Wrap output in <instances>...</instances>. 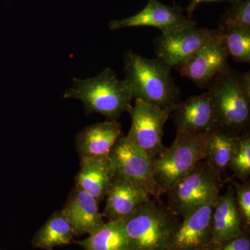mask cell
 I'll return each instance as SVG.
<instances>
[{
	"label": "cell",
	"mask_w": 250,
	"mask_h": 250,
	"mask_svg": "<svg viewBox=\"0 0 250 250\" xmlns=\"http://www.w3.org/2000/svg\"><path fill=\"white\" fill-rule=\"evenodd\" d=\"M216 200L197 207L182 218L183 221L171 236L167 250H195L208 248L207 245L213 243L211 216Z\"/></svg>",
	"instance_id": "30bf717a"
},
{
	"label": "cell",
	"mask_w": 250,
	"mask_h": 250,
	"mask_svg": "<svg viewBox=\"0 0 250 250\" xmlns=\"http://www.w3.org/2000/svg\"><path fill=\"white\" fill-rule=\"evenodd\" d=\"M220 30L198 27L188 20L177 27L161 33L153 41L156 58L169 66L177 67L220 35Z\"/></svg>",
	"instance_id": "52a82bcc"
},
{
	"label": "cell",
	"mask_w": 250,
	"mask_h": 250,
	"mask_svg": "<svg viewBox=\"0 0 250 250\" xmlns=\"http://www.w3.org/2000/svg\"><path fill=\"white\" fill-rule=\"evenodd\" d=\"M72 243L84 250H129L124 220H108L85 240Z\"/></svg>",
	"instance_id": "44dd1931"
},
{
	"label": "cell",
	"mask_w": 250,
	"mask_h": 250,
	"mask_svg": "<svg viewBox=\"0 0 250 250\" xmlns=\"http://www.w3.org/2000/svg\"><path fill=\"white\" fill-rule=\"evenodd\" d=\"M243 221L235 200L234 189L229 187L215 202L211 216L212 243L219 245L243 233Z\"/></svg>",
	"instance_id": "ac0fdd59"
},
{
	"label": "cell",
	"mask_w": 250,
	"mask_h": 250,
	"mask_svg": "<svg viewBox=\"0 0 250 250\" xmlns=\"http://www.w3.org/2000/svg\"><path fill=\"white\" fill-rule=\"evenodd\" d=\"M214 104L217 127L242 135L249 131L250 95L242 85L240 72L230 67L208 84Z\"/></svg>",
	"instance_id": "5b68a950"
},
{
	"label": "cell",
	"mask_w": 250,
	"mask_h": 250,
	"mask_svg": "<svg viewBox=\"0 0 250 250\" xmlns=\"http://www.w3.org/2000/svg\"><path fill=\"white\" fill-rule=\"evenodd\" d=\"M171 112L141 100H135L129 114L131 124L126 138L151 159L166 149L163 143L164 126Z\"/></svg>",
	"instance_id": "ba28073f"
},
{
	"label": "cell",
	"mask_w": 250,
	"mask_h": 250,
	"mask_svg": "<svg viewBox=\"0 0 250 250\" xmlns=\"http://www.w3.org/2000/svg\"><path fill=\"white\" fill-rule=\"evenodd\" d=\"M241 136L219 127L208 132L205 160L222 175L238 150Z\"/></svg>",
	"instance_id": "d6986e66"
},
{
	"label": "cell",
	"mask_w": 250,
	"mask_h": 250,
	"mask_svg": "<svg viewBox=\"0 0 250 250\" xmlns=\"http://www.w3.org/2000/svg\"><path fill=\"white\" fill-rule=\"evenodd\" d=\"M219 245H221V247L217 248L218 250H250V239L243 236V233Z\"/></svg>",
	"instance_id": "484cf974"
},
{
	"label": "cell",
	"mask_w": 250,
	"mask_h": 250,
	"mask_svg": "<svg viewBox=\"0 0 250 250\" xmlns=\"http://www.w3.org/2000/svg\"><path fill=\"white\" fill-rule=\"evenodd\" d=\"M208 132L177 131L170 147L152 159L154 179L163 195L205 160Z\"/></svg>",
	"instance_id": "277c9868"
},
{
	"label": "cell",
	"mask_w": 250,
	"mask_h": 250,
	"mask_svg": "<svg viewBox=\"0 0 250 250\" xmlns=\"http://www.w3.org/2000/svg\"><path fill=\"white\" fill-rule=\"evenodd\" d=\"M222 18L219 27L250 30V1L236 0Z\"/></svg>",
	"instance_id": "cb8c5ba5"
},
{
	"label": "cell",
	"mask_w": 250,
	"mask_h": 250,
	"mask_svg": "<svg viewBox=\"0 0 250 250\" xmlns=\"http://www.w3.org/2000/svg\"><path fill=\"white\" fill-rule=\"evenodd\" d=\"M228 57L220 40V33L218 38L202 47L183 65L176 67V70L180 76L191 80L203 89L217 75L230 68Z\"/></svg>",
	"instance_id": "8fae6325"
},
{
	"label": "cell",
	"mask_w": 250,
	"mask_h": 250,
	"mask_svg": "<svg viewBox=\"0 0 250 250\" xmlns=\"http://www.w3.org/2000/svg\"><path fill=\"white\" fill-rule=\"evenodd\" d=\"M228 168L232 171L235 177L246 182L250 177V134L247 131L242 134L239 147L229 164Z\"/></svg>",
	"instance_id": "603a6c76"
},
{
	"label": "cell",
	"mask_w": 250,
	"mask_h": 250,
	"mask_svg": "<svg viewBox=\"0 0 250 250\" xmlns=\"http://www.w3.org/2000/svg\"><path fill=\"white\" fill-rule=\"evenodd\" d=\"M125 80L134 100L172 111L181 103V92L171 74L172 67L161 59L143 57L131 49L123 56Z\"/></svg>",
	"instance_id": "6da1fadb"
},
{
	"label": "cell",
	"mask_w": 250,
	"mask_h": 250,
	"mask_svg": "<svg viewBox=\"0 0 250 250\" xmlns=\"http://www.w3.org/2000/svg\"><path fill=\"white\" fill-rule=\"evenodd\" d=\"M96 199L80 188L70 192L62 211L76 236L92 234L105 223Z\"/></svg>",
	"instance_id": "5bb4252c"
},
{
	"label": "cell",
	"mask_w": 250,
	"mask_h": 250,
	"mask_svg": "<svg viewBox=\"0 0 250 250\" xmlns=\"http://www.w3.org/2000/svg\"><path fill=\"white\" fill-rule=\"evenodd\" d=\"M116 175L109 156L82 158L80 169L75 177V187L100 202L106 197Z\"/></svg>",
	"instance_id": "e0dca14e"
},
{
	"label": "cell",
	"mask_w": 250,
	"mask_h": 250,
	"mask_svg": "<svg viewBox=\"0 0 250 250\" xmlns=\"http://www.w3.org/2000/svg\"><path fill=\"white\" fill-rule=\"evenodd\" d=\"M213 249H210V248H200V249H197L195 250H213Z\"/></svg>",
	"instance_id": "83f0119b"
},
{
	"label": "cell",
	"mask_w": 250,
	"mask_h": 250,
	"mask_svg": "<svg viewBox=\"0 0 250 250\" xmlns=\"http://www.w3.org/2000/svg\"><path fill=\"white\" fill-rule=\"evenodd\" d=\"M220 40L229 57L234 62H250V30L238 28H222Z\"/></svg>",
	"instance_id": "7402d4cb"
},
{
	"label": "cell",
	"mask_w": 250,
	"mask_h": 250,
	"mask_svg": "<svg viewBox=\"0 0 250 250\" xmlns=\"http://www.w3.org/2000/svg\"><path fill=\"white\" fill-rule=\"evenodd\" d=\"M76 236L62 210H56L33 237L34 248L53 250L55 247L70 244Z\"/></svg>",
	"instance_id": "ffe728a7"
},
{
	"label": "cell",
	"mask_w": 250,
	"mask_h": 250,
	"mask_svg": "<svg viewBox=\"0 0 250 250\" xmlns=\"http://www.w3.org/2000/svg\"><path fill=\"white\" fill-rule=\"evenodd\" d=\"M223 1V0H192L191 3L189 4V6L187 8V11L188 13V19L191 20L192 13L195 11V9L199 4H201L202 2H207V1ZM226 1L232 2L236 0H226Z\"/></svg>",
	"instance_id": "4316f807"
},
{
	"label": "cell",
	"mask_w": 250,
	"mask_h": 250,
	"mask_svg": "<svg viewBox=\"0 0 250 250\" xmlns=\"http://www.w3.org/2000/svg\"><path fill=\"white\" fill-rule=\"evenodd\" d=\"M234 186L235 200L237 207L241 215L243 224L250 225V180L242 184L231 181Z\"/></svg>",
	"instance_id": "d4e9b609"
},
{
	"label": "cell",
	"mask_w": 250,
	"mask_h": 250,
	"mask_svg": "<svg viewBox=\"0 0 250 250\" xmlns=\"http://www.w3.org/2000/svg\"><path fill=\"white\" fill-rule=\"evenodd\" d=\"M63 98L80 100L87 115L99 113L109 121H118L123 113H129L134 100L126 81L120 80L110 67L90 78L72 79Z\"/></svg>",
	"instance_id": "7a4b0ae2"
},
{
	"label": "cell",
	"mask_w": 250,
	"mask_h": 250,
	"mask_svg": "<svg viewBox=\"0 0 250 250\" xmlns=\"http://www.w3.org/2000/svg\"><path fill=\"white\" fill-rule=\"evenodd\" d=\"M105 198L103 217L108 220H125L151 196L140 186L116 174Z\"/></svg>",
	"instance_id": "4fadbf2b"
},
{
	"label": "cell",
	"mask_w": 250,
	"mask_h": 250,
	"mask_svg": "<svg viewBox=\"0 0 250 250\" xmlns=\"http://www.w3.org/2000/svg\"><path fill=\"white\" fill-rule=\"evenodd\" d=\"M122 136L118 121H106L86 126L77 135L75 146L81 159L108 157L112 148Z\"/></svg>",
	"instance_id": "2e32d148"
},
{
	"label": "cell",
	"mask_w": 250,
	"mask_h": 250,
	"mask_svg": "<svg viewBox=\"0 0 250 250\" xmlns=\"http://www.w3.org/2000/svg\"><path fill=\"white\" fill-rule=\"evenodd\" d=\"M172 113L177 131L204 133L217 127L214 104L208 90L181 102Z\"/></svg>",
	"instance_id": "7c38bea8"
},
{
	"label": "cell",
	"mask_w": 250,
	"mask_h": 250,
	"mask_svg": "<svg viewBox=\"0 0 250 250\" xmlns=\"http://www.w3.org/2000/svg\"></svg>",
	"instance_id": "f546056e"
},
{
	"label": "cell",
	"mask_w": 250,
	"mask_h": 250,
	"mask_svg": "<svg viewBox=\"0 0 250 250\" xmlns=\"http://www.w3.org/2000/svg\"><path fill=\"white\" fill-rule=\"evenodd\" d=\"M223 184L222 174L207 161H200L167 192L166 206L174 215L184 218L197 207L216 200Z\"/></svg>",
	"instance_id": "8992f818"
},
{
	"label": "cell",
	"mask_w": 250,
	"mask_h": 250,
	"mask_svg": "<svg viewBox=\"0 0 250 250\" xmlns=\"http://www.w3.org/2000/svg\"><path fill=\"white\" fill-rule=\"evenodd\" d=\"M109 158L117 174L140 186L153 198L160 199L163 194L154 179L152 159L126 136L118 140Z\"/></svg>",
	"instance_id": "9c48e42d"
},
{
	"label": "cell",
	"mask_w": 250,
	"mask_h": 250,
	"mask_svg": "<svg viewBox=\"0 0 250 250\" xmlns=\"http://www.w3.org/2000/svg\"><path fill=\"white\" fill-rule=\"evenodd\" d=\"M213 250H218V249H217V248H213Z\"/></svg>",
	"instance_id": "f1b7e54d"
},
{
	"label": "cell",
	"mask_w": 250,
	"mask_h": 250,
	"mask_svg": "<svg viewBox=\"0 0 250 250\" xmlns=\"http://www.w3.org/2000/svg\"><path fill=\"white\" fill-rule=\"evenodd\" d=\"M129 250H167L178 225L174 215L161 199L150 198L124 220Z\"/></svg>",
	"instance_id": "3957f363"
},
{
	"label": "cell",
	"mask_w": 250,
	"mask_h": 250,
	"mask_svg": "<svg viewBox=\"0 0 250 250\" xmlns=\"http://www.w3.org/2000/svg\"><path fill=\"white\" fill-rule=\"evenodd\" d=\"M188 20L180 8L163 4L158 0H149L146 7L138 14L125 19L112 21L108 26L113 31L127 27H152L164 32Z\"/></svg>",
	"instance_id": "9a60e30c"
}]
</instances>
